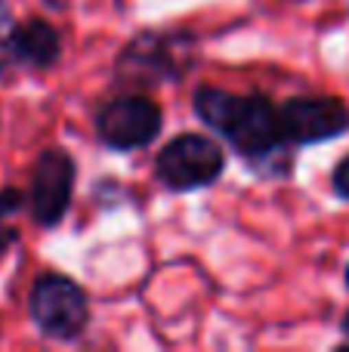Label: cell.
<instances>
[{"label":"cell","instance_id":"277c9868","mask_svg":"<svg viewBox=\"0 0 349 352\" xmlns=\"http://www.w3.org/2000/svg\"><path fill=\"white\" fill-rule=\"evenodd\" d=\"M161 109L146 96H121L111 99L109 105H102L96 118L99 140L109 148L117 152H133L142 148L158 136L161 130Z\"/></svg>","mask_w":349,"mask_h":352},{"label":"cell","instance_id":"3957f363","mask_svg":"<svg viewBox=\"0 0 349 352\" xmlns=\"http://www.w3.org/2000/svg\"><path fill=\"white\" fill-rule=\"evenodd\" d=\"M226 167V155L216 142L198 133H183L161 148L155 161V173L173 192H192V188L210 186Z\"/></svg>","mask_w":349,"mask_h":352},{"label":"cell","instance_id":"7a4b0ae2","mask_svg":"<svg viewBox=\"0 0 349 352\" xmlns=\"http://www.w3.org/2000/svg\"><path fill=\"white\" fill-rule=\"evenodd\" d=\"M28 309L34 324L53 340H74L84 334L90 306L87 294L65 275H41L31 287Z\"/></svg>","mask_w":349,"mask_h":352},{"label":"cell","instance_id":"6da1fadb","mask_svg":"<svg viewBox=\"0 0 349 352\" xmlns=\"http://www.w3.org/2000/svg\"><path fill=\"white\" fill-rule=\"evenodd\" d=\"M195 111L207 127L226 136L235 152L247 161L272 158L284 148V130L275 105L266 96H235V93L201 87L195 93Z\"/></svg>","mask_w":349,"mask_h":352},{"label":"cell","instance_id":"9c48e42d","mask_svg":"<svg viewBox=\"0 0 349 352\" xmlns=\"http://www.w3.org/2000/svg\"><path fill=\"white\" fill-rule=\"evenodd\" d=\"M22 204H25V198L19 188H3V192H0V254L19 238L16 226H12L10 219L22 210Z\"/></svg>","mask_w":349,"mask_h":352},{"label":"cell","instance_id":"30bf717a","mask_svg":"<svg viewBox=\"0 0 349 352\" xmlns=\"http://www.w3.org/2000/svg\"><path fill=\"white\" fill-rule=\"evenodd\" d=\"M12 41H16V19H12L10 6L0 0V74L16 62V47H12Z\"/></svg>","mask_w":349,"mask_h":352},{"label":"cell","instance_id":"7c38bea8","mask_svg":"<svg viewBox=\"0 0 349 352\" xmlns=\"http://www.w3.org/2000/svg\"><path fill=\"white\" fill-rule=\"evenodd\" d=\"M344 334L349 337V312H346V318H344Z\"/></svg>","mask_w":349,"mask_h":352},{"label":"cell","instance_id":"4fadbf2b","mask_svg":"<svg viewBox=\"0 0 349 352\" xmlns=\"http://www.w3.org/2000/svg\"><path fill=\"white\" fill-rule=\"evenodd\" d=\"M346 287H349V266H346Z\"/></svg>","mask_w":349,"mask_h":352},{"label":"cell","instance_id":"5b68a950","mask_svg":"<svg viewBox=\"0 0 349 352\" xmlns=\"http://www.w3.org/2000/svg\"><path fill=\"white\" fill-rule=\"evenodd\" d=\"M278 118H282L284 140L294 146H315V142L337 140L349 130V109L334 96L288 99Z\"/></svg>","mask_w":349,"mask_h":352},{"label":"cell","instance_id":"52a82bcc","mask_svg":"<svg viewBox=\"0 0 349 352\" xmlns=\"http://www.w3.org/2000/svg\"><path fill=\"white\" fill-rule=\"evenodd\" d=\"M121 72L133 78V84H161L164 78L179 74L173 62L170 41L158 34H139L121 56Z\"/></svg>","mask_w":349,"mask_h":352},{"label":"cell","instance_id":"8fae6325","mask_svg":"<svg viewBox=\"0 0 349 352\" xmlns=\"http://www.w3.org/2000/svg\"><path fill=\"white\" fill-rule=\"evenodd\" d=\"M331 182H334V192H337L344 201H349V155L337 164V170H334V179Z\"/></svg>","mask_w":349,"mask_h":352},{"label":"cell","instance_id":"8992f818","mask_svg":"<svg viewBox=\"0 0 349 352\" xmlns=\"http://www.w3.org/2000/svg\"><path fill=\"white\" fill-rule=\"evenodd\" d=\"M74 161L62 148H47L31 170V217L41 226H59L71 204Z\"/></svg>","mask_w":349,"mask_h":352},{"label":"cell","instance_id":"ba28073f","mask_svg":"<svg viewBox=\"0 0 349 352\" xmlns=\"http://www.w3.org/2000/svg\"><path fill=\"white\" fill-rule=\"evenodd\" d=\"M16 62L31 68H49L56 59H59V31L53 28L49 22L43 19H28L25 25H16Z\"/></svg>","mask_w":349,"mask_h":352}]
</instances>
